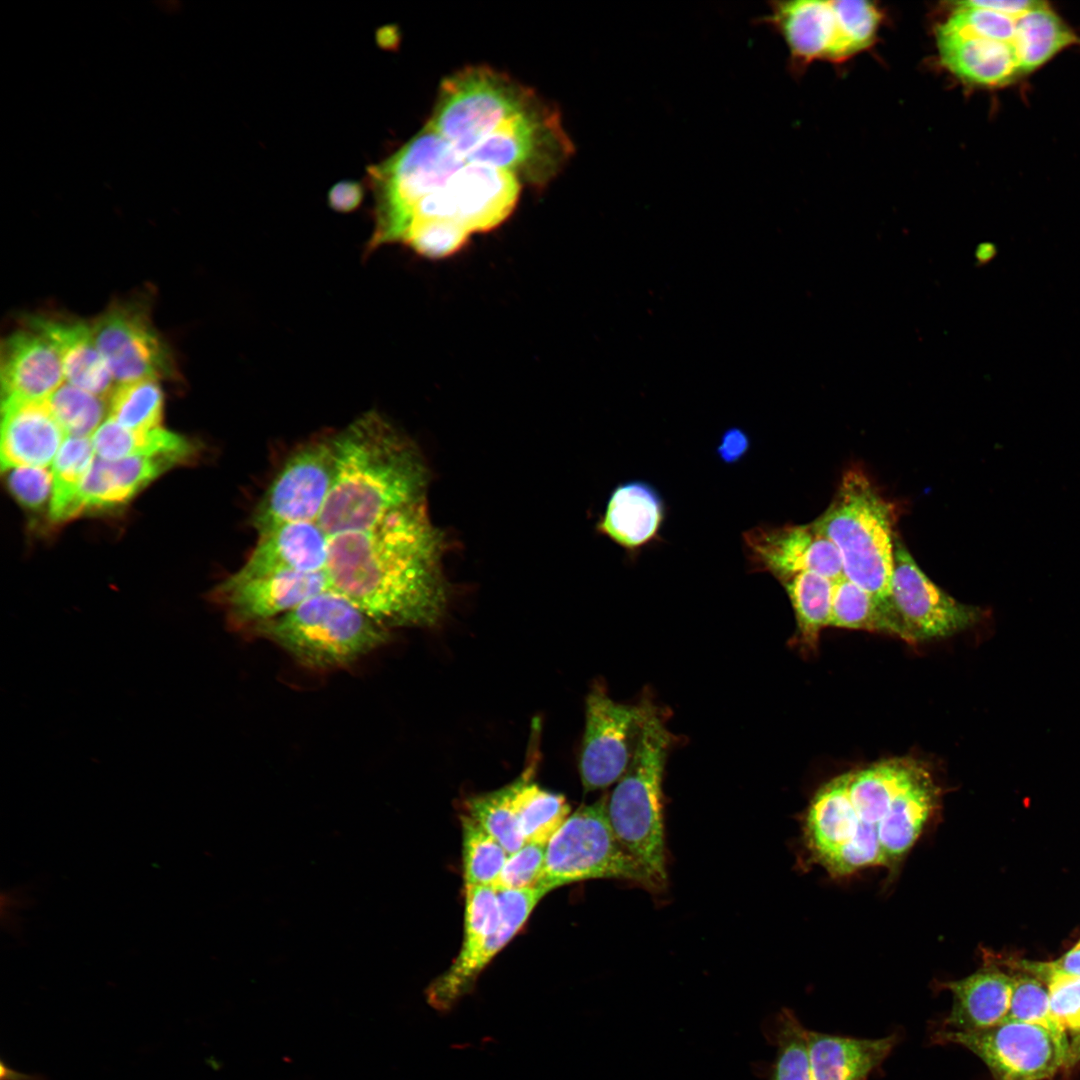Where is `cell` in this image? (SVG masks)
I'll use <instances>...</instances> for the list:
<instances>
[{"label": "cell", "mask_w": 1080, "mask_h": 1080, "mask_svg": "<svg viewBox=\"0 0 1080 1080\" xmlns=\"http://www.w3.org/2000/svg\"><path fill=\"white\" fill-rule=\"evenodd\" d=\"M934 1044L960 1045L978 1056L994 1080H1044L1065 1065L1069 1044L1065 1031L1004 1021L973 1032L932 1031Z\"/></svg>", "instance_id": "9c48e42d"}, {"label": "cell", "mask_w": 1080, "mask_h": 1080, "mask_svg": "<svg viewBox=\"0 0 1080 1080\" xmlns=\"http://www.w3.org/2000/svg\"><path fill=\"white\" fill-rule=\"evenodd\" d=\"M572 152L558 114L539 99L501 124L466 156L509 171L518 180L543 184Z\"/></svg>", "instance_id": "30bf717a"}, {"label": "cell", "mask_w": 1080, "mask_h": 1080, "mask_svg": "<svg viewBox=\"0 0 1080 1080\" xmlns=\"http://www.w3.org/2000/svg\"><path fill=\"white\" fill-rule=\"evenodd\" d=\"M1053 975L1064 974L1080 977V942L1058 961L1051 963Z\"/></svg>", "instance_id": "681fc988"}, {"label": "cell", "mask_w": 1080, "mask_h": 1080, "mask_svg": "<svg viewBox=\"0 0 1080 1080\" xmlns=\"http://www.w3.org/2000/svg\"><path fill=\"white\" fill-rule=\"evenodd\" d=\"M1080 38L1049 6L1036 3L1024 11L1018 21L1017 52L1023 76L1030 74Z\"/></svg>", "instance_id": "d6a6232c"}, {"label": "cell", "mask_w": 1080, "mask_h": 1080, "mask_svg": "<svg viewBox=\"0 0 1080 1080\" xmlns=\"http://www.w3.org/2000/svg\"><path fill=\"white\" fill-rule=\"evenodd\" d=\"M244 564L233 576L250 579L284 572L311 573L325 570L329 536L318 522H294L258 534Z\"/></svg>", "instance_id": "44dd1931"}, {"label": "cell", "mask_w": 1080, "mask_h": 1080, "mask_svg": "<svg viewBox=\"0 0 1080 1080\" xmlns=\"http://www.w3.org/2000/svg\"><path fill=\"white\" fill-rule=\"evenodd\" d=\"M328 589L329 578L322 570L284 572L250 579H236L230 575L212 594L224 608L231 627L249 632Z\"/></svg>", "instance_id": "2e32d148"}, {"label": "cell", "mask_w": 1080, "mask_h": 1080, "mask_svg": "<svg viewBox=\"0 0 1080 1080\" xmlns=\"http://www.w3.org/2000/svg\"><path fill=\"white\" fill-rule=\"evenodd\" d=\"M0 375L1 402L47 400L65 378L54 346L31 328L3 342Z\"/></svg>", "instance_id": "7402d4cb"}, {"label": "cell", "mask_w": 1080, "mask_h": 1080, "mask_svg": "<svg viewBox=\"0 0 1080 1080\" xmlns=\"http://www.w3.org/2000/svg\"><path fill=\"white\" fill-rule=\"evenodd\" d=\"M444 544L426 502L367 529L333 535L325 568L330 589L389 631L432 627L447 606Z\"/></svg>", "instance_id": "6da1fadb"}, {"label": "cell", "mask_w": 1080, "mask_h": 1080, "mask_svg": "<svg viewBox=\"0 0 1080 1080\" xmlns=\"http://www.w3.org/2000/svg\"><path fill=\"white\" fill-rule=\"evenodd\" d=\"M538 98L506 75L487 67H469L443 81L427 126L465 159L502 123Z\"/></svg>", "instance_id": "8992f818"}, {"label": "cell", "mask_w": 1080, "mask_h": 1080, "mask_svg": "<svg viewBox=\"0 0 1080 1080\" xmlns=\"http://www.w3.org/2000/svg\"><path fill=\"white\" fill-rule=\"evenodd\" d=\"M91 440L98 458L110 461L133 456L172 455L190 462L197 454V447L190 440L162 427L134 431L111 418L98 427Z\"/></svg>", "instance_id": "836d02e7"}, {"label": "cell", "mask_w": 1080, "mask_h": 1080, "mask_svg": "<svg viewBox=\"0 0 1080 1080\" xmlns=\"http://www.w3.org/2000/svg\"><path fill=\"white\" fill-rule=\"evenodd\" d=\"M162 411L163 393L154 379L119 384L110 394L109 418L130 430L160 427Z\"/></svg>", "instance_id": "ab89813d"}, {"label": "cell", "mask_w": 1080, "mask_h": 1080, "mask_svg": "<svg viewBox=\"0 0 1080 1080\" xmlns=\"http://www.w3.org/2000/svg\"><path fill=\"white\" fill-rule=\"evenodd\" d=\"M500 921L497 890L492 885L466 886L463 942L456 958H468L482 949Z\"/></svg>", "instance_id": "b9f144b4"}, {"label": "cell", "mask_w": 1080, "mask_h": 1080, "mask_svg": "<svg viewBox=\"0 0 1080 1080\" xmlns=\"http://www.w3.org/2000/svg\"><path fill=\"white\" fill-rule=\"evenodd\" d=\"M1012 977L996 967L981 968L960 980L937 982L952 994L950 1012L933 1025L936 1032H973L1005 1021L1012 996Z\"/></svg>", "instance_id": "cb8c5ba5"}, {"label": "cell", "mask_w": 1080, "mask_h": 1080, "mask_svg": "<svg viewBox=\"0 0 1080 1080\" xmlns=\"http://www.w3.org/2000/svg\"><path fill=\"white\" fill-rule=\"evenodd\" d=\"M29 324L56 349L67 383L102 398L111 394L113 377L96 345L92 326L44 317L31 318Z\"/></svg>", "instance_id": "4316f807"}, {"label": "cell", "mask_w": 1080, "mask_h": 1080, "mask_svg": "<svg viewBox=\"0 0 1080 1080\" xmlns=\"http://www.w3.org/2000/svg\"><path fill=\"white\" fill-rule=\"evenodd\" d=\"M347 196L358 201L360 197L359 187L356 184L351 183L339 184L334 187L331 193V200L335 202L336 207L345 208L347 206Z\"/></svg>", "instance_id": "f907efd6"}, {"label": "cell", "mask_w": 1080, "mask_h": 1080, "mask_svg": "<svg viewBox=\"0 0 1080 1080\" xmlns=\"http://www.w3.org/2000/svg\"><path fill=\"white\" fill-rule=\"evenodd\" d=\"M332 485L317 520L329 536L367 529L426 502L427 466L384 416L368 412L331 437Z\"/></svg>", "instance_id": "7a4b0ae2"}, {"label": "cell", "mask_w": 1080, "mask_h": 1080, "mask_svg": "<svg viewBox=\"0 0 1080 1080\" xmlns=\"http://www.w3.org/2000/svg\"><path fill=\"white\" fill-rule=\"evenodd\" d=\"M942 64L959 79L1001 87L1023 77L1014 44L975 34L948 19L936 32Z\"/></svg>", "instance_id": "ffe728a7"}, {"label": "cell", "mask_w": 1080, "mask_h": 1080, "mask_svg": "<svg viewBox=\"0 0 1080 1080\" xmlns=\"http://www.w3.org/2000/svg\"><path fill=\"white\" fill-rule=\"evenodd\" d=\"M1079 1060H1080V1031L1077 1032L1076 1036L1073 1038V1041H1072L1071 1045L1069 1046L1068 1055H1067L1065 1065L1066 1066H1073Z\"/></svg>", "instance_id": "816d5d0a"}, {"label": "cell", "mask_w": 1080, "mask_h": 1080, "mask_svg": "<svg viewBox=\"0 0 1080 1080\" xmlns=\"http://www.w3.org/2000/svg\"><path fill=\"white\" fill-rule=\"evenodd\" d=\"M458 222L471 236L502 223L515 207L520 182L509 171L467 162L447 184Z\"/></svg>", "instance_id": "d6986e66"}, {"label": "cell", "mask_w": 1080, "mask_h": 1080, "mask_svg": "<svg viewBox=\"0 0 1080 1080\" xmlns=\"http://www.w3.org/2000/svg\"><path fill=\"white\" fill-rule=\"evenodd\" d=\"M1012 979V996L1005 1021L1036 1023L1065 1031L1050 1012L1049 992L1040 979L1025 975Z\"/></svg>", "instance_id": "ee69618b"}, {"label": "cell", "mask_w": 1080, "mask_h": 1080, "mask_svg": "<svg viewBox=\"0 0 1080 1080\" xmlns=\"http://www.w3.org/2000/svg\"><path fill=\"white\" fill-rule=\"evenodd\" d=\"M1 405L2 469L47 467L66 434L47 401H10Z\"/></svg>", "instance_id": "603a6c76"}, {"label": "cell", "mask_w": 1080, "mask_h": 1080, "mask_svg": "<svg viewBox=\"0 0 1080 1080\" xmlns=\"http://www.w3.org/2000/svg\"><path fill=\"white\" fill-rule=\"evenodd\" d=\"M939 788L926 768L893 800L877 828L887 866L896 862L918 839L939 802Z\"/></svg>", "instance_id": "f546056e"}, {"label": "cell", "mask_w": 1080, "mask_h": 1080, "mask_svg": "<svg viewBox=\"0 0 1080 1080\" xmlns=\"http://www.w3.org/2000/svg\"><path fill=\"white\" fill-rule=\"evenodd\" d=\"M757 22L770 26L783 37L795 65L849 57L834 1L771 2L770 13Z\"/></svg>", "instance_id": "e0dca14e"}, {"label": "cell", "mask_w": 1080, "mask_h": 1080, "mask_svg": "<svg viewBox=\"0 0 1080 1080\" xmlns=\"http://www.w3.org/2000/svg\"><path fill=\"white\" fill-rule=\"evenodd\" d=\"M780 583L794 610L798 642L806 649L817 648L821 630L830 626L834 581L817 573L802 572Z\"/></svg>", "instance_id": "d590c367"}, {"label": "cell", "mask_w": 1080, "mask_h": 1080, "mask_svg": "<svg viewBox=\"0 0 1080 1080\" xmlns=\"http://www.w3.org/2000/svg\"><path fill=\"white\" fill-rule=\"evenodd\" d=\"M748 440L746 434L738 428L726 431L718 447L719 456L727 463L738 461L748 449Z\"/></svg>", "instance_id": "c3c4849f"}, {"label": "cell", "mask_w": 1080, "mask_h": 1080, "mask_svg": "<svg viewBox=\"0 0 1080 1080\" xmlns=\"http://www.w3.org/2000/svg\"><path fill=\"white\" fill-rule=\"evenodd\" d=\"M516 781L465 801V814L476 821L511 854L526 842L513 806Z\"/></svg>", "instance_id": "f35d334b"}, {"label": "cell", "mask_w": 1080, "mask_h": 1080, "mask_svg": "<svg viewBox=\"0 0 1080 1080\" xmlns=\"http://www.w3.org/2000/svg\"><path fill=\"white\" fill-rule=\"evenodd\" d=\"M313 671L349 666L384 646L390 631L340 593L328 589L251 631Z\"/></svg>", "instance_id": "5b68a950"}, {"label": "cell", "mask_w": 1080, "mask_h": 1080, "mask_svg": "<svg viewBox=\"0 0 1080 1080\" xmlns=\"http://www.w3.org/2000/svg\"><path fill=\"white\" fill-rule=\"evenodd\" d=\"M744 552L752 572H767L779 582L802 572L833 581L843 577L835 545L808 524L758 525L743 533Z\"/></svg>", "instance_id": "9a60e30c"}, {"label": "cell", "mask_w": 1080, "mask_h": 1080, "mask_svg": "<svg viewBox=\"0 0 1080 1080\" xmlns=\"http://www.w3.org/2000/svg\"><path fill=\"white\" fill-rule=\"evenodd\" d=\"M645 711V700L628 705L612 700L595 683L585 701V729L579 759L585 792L618 781L632 759Z\"/></svg>", "instance_id": "4fadbf2b"}, {"label": "cell", "mask_w": 1080, "mask_h": 1080, "mask_svg": "<svg viewBox=\"0 0 1080 1080\" xmlns=\"http://www.w3.org/2000/svg\"><path fill=\"white\" fill-rule=\"evenodd\" d=\"M926 767L913 758H893L851 772L849 795L860 823L877 834L895 797Z\"/></svg>", "instance_id": "4dcf8cb0"}, {"label": "cell", "mask_w": 1080, "mask_h": 1080, "mask_svg": "<svg viewBox=\"0 0 1080 1080\" xmlns=\"http://www.w3.org/2000/svg\"><path fill=\"white\" fill-rule=\"evenodd\" d=\"M96 345L119 384L174 375L167 345L144 310L114 305L92 325Z\"/></svg>", "instance_id": "5bb4252c"}, {"label": "cell", "mask_w": 1080, "mask_h": 1080, "mask_svg": "<svg viewBox=\"0 0 1080 1080\" xmlns=\"http://www.w3.org/2000/svg\"><path fill=\"white\" fill-rule=\"evenodd\" d=\"M468 161L428 126L390 159L373 168L375 230L368 248L396 238L413 207L445 186Z\"/></svg>", "instance_id": "ba28073f"}, {"label": "cell", "mask_w": 1080, "mask_h": 1080, "mask_svg": "<svg viewBox=\"0 0 1080 1080\" xmlns=\"http://www.w3.org/2000/svg\"><path fill=\"white\" fill-rule=\"evenodd\" d=\"M546 845L529 842L509 854L493 887L497 891L538 887L544 876Z\"/></svg>", "instance_id": "f6af8a7d"}, {"label": "cell", "mask_w": 1080, "mask_h": 1080, "mask_svg": "<svg viewBox=\"0 0 1080 1080\" xmlns=\"http://www.w3.org/2000/svg\"><path fill=\"white\" fill-rule=\"evenodd\" d=\"M497 892L501 910L497 931L478 953L465 960L454 959L449 968L427 987L426 999L433 1008L447 1011L471 991L480 973L522 929L539 901L548 893L540 886Z\"/></svg>", "instance_id": "ac0fdd59"}, {"label": "cell", "mask_w": 1080, "mask_h": 1080, "mask_svg": "<svg viewBox=\"0 0 1080 1080\" xmlns=\"http://www.w3.org/2000/svg\"><path fill=\"white\" fill-rule=\"evenodd\" d=\"M537 758L516 779L513 806L525 842L547 844L570 815V806L561 794L542 789L532 781Z\"/></svg>", "instance_id": "e575fe53"}, {"label": "cell", "mask_w": 1080, "mask_h": 1080, "mask_svg": "<svg viewBox=\"0 0 1080 1080\" xmlns=\"http://www.w3.org/2000/svg\"><path fill=\"white\" fill-rule=\"evenodd\" d=\"M8 488L26 508L40 509L53 490V474L46 467L20 466L8 469Z\"/></svg>", "instance_id": "bcb514c9"}, {"label": "cell", "mask_w": 1080, "mask_h": 1080, "mask_svg": "<svg viewBox=\"0 0 1080 1080\" xmlns=\"http://www.w3.org/2000/svg\"><path fill=\"white\" fill-rule=\"evenodd\" d=\"M890 600L903 640L910 643L948 637L987 616L986 610L959 602L937 586L897 534Z\"/></svg>", "instance_id": "8fae6325"}, {"label": "cell", "mask_w": 1080, "mask_h": 1080, "mask_svg": "<svg viewBox=\"0 0 1080 1080\" xmlns=\"http://www.w3.org/2000/svg\"><path fill=\"white\" fill-rule=\"evenodd\" d=\"M851 772L824 784L813 797L804 822L808 850L821 864L857 833L860 820L849 795Z\"/></svg>", "instance_id": "f1b7e54d"}, {"label": "cell", "mask_w": 1080, "mask_h": 1080, "mask_svg": "<svg viewBox=\"0 0 1080 1080\" xmlns=\"http://www.w3.org/2000/svg\"><path fill=\"white\" fill-rule=\"evenodd\" d=\"M103 399L64 383L46 401L68 436L88 437L98 429L106 412Z\"/></svg>", "instance_id": "7bdbcfd3"}, {"label": "cell", "mask_w": 1080, "mask_h": 1080, "mask_svg": "<svg viewBox=\"0 0 1080 1080\" xmlns=\"http://www.w3.org/2000/svg\"><path fill=\"white\" fill-rule=\"evenodd\" d=\"M622 879L654 891L640 864L617 840L607 816V796L569 815L546 845L540 887L548 893L590 879Z\"/></svg>", "instance_id": "52a82bcc"}, {"label": "cell", "mask_w": 1080, "mask_h": 1080, "mask_svg": "<svg viewBox=\"0 0 1080 1080\" xmlns=\"http://www.w3.org/2000/svg\"><path fill=\"white\" fill-rule=\"evenodd\" d=\"M95 450L88 437L68 436L63 441L53 464L51 519L64 522L79 516L78 495L89 472Z\"/></svg>", "instance_id": "8d00e7d4"}, {"label": "cell", "mask_w": 1080, "mask_h": 1080, "mask_svg": "<svg viewBox=\"0 0 1080 1080\" xmlns=\"http://www.w3.org/2000/svg\"><path fill=\"white\" fill-rule=\"evenodd\" d=\"M830 626L885 632L903 638L895 614L844 576L834 581Z\"/></svg>", "instance_id": "74e56055"}, {"label": "cell", "mask_w": 1080, "mask_h": 1080, "mask_svg": "<svg viewBox=\"0 0 1080 1080\" xmlns=\"http://www.w3.org/2000/svg\"><path fill=\"white\" fill-rule=\"evenodd\" d=\"M465 887L492 885L507 858V851L469 815L460 817Z\"/></svg>", "instance_id": "60d3db41"}, {"label": "cell", "mask_w": 1080, "mask_h": 1080, "mask_svg": "<svg viewBox=\"0 0 1080 1080\" xmlns=\"http://www.w3.org/2000/svg\"><path fill=\"white\" fill-rule=\"evenodd\" d=\"M1050 1012L1064 1029L1080 1031V977L1054 974L1048 983Z\"/></svg>", "instance_id": "7dc6e473"}, {"label": "cell", "mask_w": 1080, "mask_h": 1080, "mask_svg": "<svg viewBox=\"0 0 1080 1080\" xmlns=\"http://www.w3.org/2000/svg\"><path fill=\"white\" fill-rule=\"evenodd\" d=\"M644 700L634 753L607 797V816L619 843L658 891L667 881L662 779L672 735L658 707L649 697Z\"/></svg>", "instance_id": "277c9868"}, {"label": "cell", "mask_w": 1080, "mask_h": 1080, "mask_svg": "<svg viewBox=\"0 0 1080 1080\" xmlns=\"http://www.w3.org/2000/svg\"><path fill=\"white\" fill-rule=\"evenodd\" d=\"M898 514L896 503L854 466L844 472L830 504L813 521L838 550L844 577L891 611Z\"/></svg>", "instance_id": "3957f363"}, {"label": "cell", "mask_w": 1080, "mask_h": 1080, "mask_svg": "<svg viewBox=\"0 0 1080 1080\" xmlns=\"http://www.w3.org/2000/svg\"><path fill=\"white\" fill-rule=\"evenodd\" d=\"M761 1030L776 1053L772 1062L754 1064L755 1074L766 1080H813L808 1029L791 1009L766 1017Z\"/></svg>", "instance_id": "1f68e13d"}, {"label": "cell", "mask_w": 1080, "mask_h": 1080, "mask_svg": "<svg viewBox=\"0 0 1080 1080\" xmlns=\"http://www.w3.org/2000/svg\"><path fill=\"white\" fill-rule=\"evenodd\" d=\"M900 1041L898 1033L876 1039L808 1030L813 1080H868Z\"/></svg>", "instance_id": "83f0119b"}, {"label": "cell", "mask_w": 1080, "mask_h": 1080, "mask_svg": "<svg viewBox=\"0 0 1080 1080\" xmlns=\"http://www.w3.org/2000/svg\"><path fill=\"white\" fill-rule=\"evenodd\" d=\"M334 474L331 437L294 450L258 501L251 522L258 534L294 522H317Z\"/></svg>", "instance_id": "7c38bea8"}, {"label": "cell", "mask_w": 1080, "mask_h": 1080, "mask_svg": "<svg viewBox=\"0 0 1080 1080\" xmlns=\"http://www.w3.org/2000/svg\"><path fill=\"white\" fill-rule=\"evenodd\" d=\"M665 519L658 492L643 481L616 487L598 523V530L631 555L656 541Z\"/></svg>", "instance_id": "484cf974"}, {"label": "cell", "mask_w": 1080, "mask_h": 1080, "mask_svg": "<svg viewBox=\"0 0 1080 1080\" xmlns=\"http://www.w3.org/2000/svg\"><path fill=\"white\" fill-rule=\"evenodd\" d=\"M187 463L172 455L133 456L119 460L97 458L79 491V513L125 504L163 472Z\"/></svg>", "instance_id": "d4e9b609"}]
</instances>
